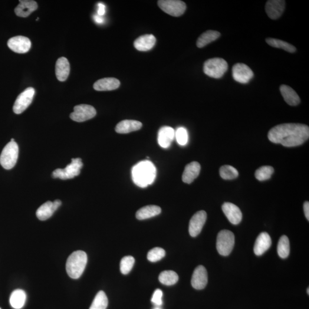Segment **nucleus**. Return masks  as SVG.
Here are the masks:
<instances>
[{
  "mask_svg": "<svg viewBox=\"0 0 309 309\" xmlns=\"http://www.w3.org/2000/svg\"><path fill=\"white\" fill-rule=\"evenodd\" d=\"M159 280L164 285L172 286L178 281L179 277L175 271L166 270L161 272L159 276Z\"/></svg>",
  "mask_w": 309,
  "mask_h": 309,
  "instance_id": "7c9ffc66",
  "label": "nucleus"
},
{
  "mask_svg": "<svg viewBox=\"0 0 309 309\" xmlns=\"http://www.w3.org/2000/svg\"><path fill=\"white\" fill-rule=\"evenodd\" d=\"M156 43V38L153 35L140 36L134 41V47L139 51H148L152 49Z\"/></svg>",
  "mask_w": 309,
  "mask_h": 309,
  "instance_id": "5701e85b",
  "label": "nucleus"
},
{
  "mask_svg": "<svg viewBox=\"0 0 309 309\" xmlns=\"http://www.w3.org/2000/svg\"><path fill=\"white\" fill-rule=\"evenodd\" d=\"M277 252L279 257L285 259L290 254V242L287 236L283 235L279 240Z\"/></svg>",
  "mask_w": 309,
  "mask_h": 309,
  "instance_id": "2f4dec72",
  "label": "nucleus"
},
{
  "mask_svg": "<svg viewBox=\"0 0 309 309\" xmlns=\"http://www.w3.org/2000/svg\"><path fill=\"white\" fill-rule=\"evenodd\" d=\"M308 294H309V288H308L307 289Z\"/></svg>",
  "mask_w": 309,
  "mask_h": 309,
  "instance_id": "37998d69",
  "label": "nucleus"
},
{
  "mask_svg": "<svg viewBox=\"0 0 309 309\" xmlns=\"http://www.w3.org/2000/svg\"><path fill=\"white\" fill-rule=\"evenodd\" d=\"M285 9V1L269 0L266 2L265 10L269 18L277 19L280 18Z\"/></svg>",
  "mask_w": 309,
  "mask_h": 309,
  "instance_id": "dca6fc26",
  "label": "nucleus"
},
{
  "mask_svg": "<svg viewBox=\"0 0 309 309\" xmlns=\"http://www.w3.org/2000/svg\"><path fill=\"white\" fill-rule=\"evenodd\" d=\"M228 70V62L222 58L209 59L203 65L204 73L209 77L215 78L222 77Z\"/></svg>",
  "mask_w": 309,
  "mask_h": 309,
  "instance_id": "20e7f679",
  "label": "nucleus"
},
{
  "mask_svg": "<svg viewBox=\"0 0 309 309\" xmlns=\"http://www.w3.org/2000/svg\"><path fill=\"white\" fill-rule=\"evenodd\" d=\"M120 82L116 78L107 77L101 78L95 82L94 88L98 91H108L116 90L119 87Z\"/></svg>",
  "mask_w": 309,
  "mask_h": 309,
  "instance_id": "412c9836",
  "label": "nucleus"
},
{
  "mask_svg": "<svg viewBox=\"0 0 309 309\" xmlns=\"http://www.w3.org/2000/svg\"><path fill=\"white\" fill-rule=\"evenodd\" d=\"M207 219V213L205 211H199L195 213L191 219L189 223V233L192 237L198 236L205 225Z\"/></svg>",
  "mask_w": 309,
  "mask_h": 309,
  "instance_id": "ddd939ff",
  "label": "nucleus"
},
{
  "mask_svg": "<svg viewBox=\"0 0 309 309\" xmlns=\"http://www.w3.org/2000/svg\"><path fill=\"white\" fill-rule=\"evenodd\" d=\"M223 212L230 223L233 225H238L242 219V213L241 210L234 204L226 202L222 205Z\"/></svg>",
  "mask_w": 309,
  "mask_h": 309,
  "instance_id": "f3484780",
  "label": "nucleus"
},
{
  "mask_svg": "<svg viewBox=\"0 0 309 309\" xmlns=\"http://www.w3.org/2000/svg\"><path fill=\"white\" fill-rule=\"evenodd\" d=\"M175 131L172 127L164 126L160 128L158 133V143L164 149L169 148L175 137Z\"/></svg>",
  "mask_w": 309,
  "mask_h": 309,
  "instance_id": "aec40b11",
  "label": "nucleus"
},
{
  "mask_svg": "<svg viewBox=\"0 0 309 309\" xmlns=\"http://www.w3.org/2000/svg\"><path fill=\"white\" fill-rule=\"evenodd\" d=\"M135 264V259L132 256H126L121 259L120 268L121 273L128 274L132 270Z\"/></svg>",
  "mask_w": 309,
  "mask_h": 309,
  "instance_id": "c9c22d12",
  "label": "nucleus"
},
{
  "mask_svg": "<svg viewBox=\"0 0 309 309\" xmlns=\"http://www.w3.org/2000/svg\"><path fill=\"white\" fill-rule=\"evenodd\" d=\"M274 172L273 167L271 166H263L256 171L255 176L259 181H265L271 178L272 174Z\"/></svg>",
  "mask_w": 309,
  "mask_h": 309,
  "instance_id": "f704fd0d",
  "label": "nucleus"
},
{
  "mask_svg": "<svg viewBox=\"0 0 309 309\" xmlns=\"http://www.w3.org/2000/svg\"><path fill=\"white\" fill-rule=\"evenodd\" d=\"M142 123L139 121L134 120H124L116 125L115 131L118 134H128L141 129Z\"/></svg>",
  "mask_w": 309,
  "mask_h": 309,
  "instance_id": "b1692460",
  "label": "nucleus"
},
{
  "mask_svg": "<svg viewBox=\"0 0 309 309\" xmlns=\"http://www.w3.org/2000/svg\"><path fill=\"white\" fill-rule=\"evenodd\" d=\"M27 300L26 292L21 289H17L12 292L10 297V304L15 309H20L24 307Z\"/></svg>",
  "mask_w": 309,
  "mask_h": 309,
  "instance_id": "cd10ccee",
  "label": "nucleus"
},
{
  "mask_svg": "<svg viewBox=\"0 0 309 309\" xmlns=\"http://www.w3.org/2000/svg\"><path fill=\"white\" fill-rule=\"evenodd\" d=\"M154 309H161L158 307H156V308H154Z\"/></svg>",
  "mask_w": 309,
  "mask_h": 309,
  "instance_id": "c03bdc74",
  "label": "nucleus"
},
{
  "mask_svg": "<svg viewBox=\"0 0 309 309\" xmlns=\"http://www.w3.org/2000/svg\"><path fill=\"white\" fill-rule=\"evenodd\" d=\"M232 77L242 84H247L254 77V73L251 68L243 63H237L232 67Z\"/></svg>",
  "mask_w": 309,
  "mask_h": 309,
  "instance_id": "9b49d317",
  "label": "nucleus"
},
{
  "mask_svg": "<svg viewBox=\"0 0 309 309\" xmlns=\"http://www.w3.org/2000/svg\"><path fill=\"white\" fill-rule=\"evenodd\" d=\"M200 169L201 168L198 162H193L187 164L183 173V182L187 184L193 183L199 176Z\"/></svg>",
  "mask_w": 309,
  "mask_h": 309,
  "instance_id": "4be33fe9",
  "label": "nucleus"
},
{
  "mask_svg": "<svg viewBox=\"0 0 309 309\" xmlns=\"http://www.w3.org/2000/svg\"><path fill=\"white\" fill-rule=\"evenodd\" d=\"M8 47L18 54L27 53L31 47V42L25 36H18L9 39Z\"/></svg>",
  "mask_w": 309,
  "mask_h": 309,
  "instance_id": "f8f14e48",
  "label": "nucleus"
},
{
  "mask_svg": "<svg viewBox=\"0 0 309 309\" xmlns=\"http://www.w3.org/2000/svg\"><path fill=\"white\" fill-rule=\"evenodd\" d=\"M157 4L163 12L174 17L183 15L187 8L185 3L179 0H160Z\"/></svg>",
  "mask_w": 309,
  "mask_h": 309,
  "instance_id": "6e6552de",
  "label": "nucleus"
},
{
  "mask_svg": "<svg viewBox=\"0 0 309 309\" xmlns=\"http://www.w3.org/2000/svg\"><path fill=\"white\" fill-rule=\"evenodd\" d=\"M19 156V146L15 141H10L3 149L0 156V164L3 168L11 170L17 163Z\"/></svg>",
  "mask_w": 309,
  "mask_h": 309,
  "instance_id": "39448f33",
  "label": "nucleus"
},
{
  "mask_svg": "<svg viewBox=\"0 0 309 309\" xmlns=\"http://www.w3.org/2000/svg\"><path fill=\"white\" fill-rule=\"evenodd\" d=\"M95 21L98 23V24H101L104 21V19L102 16L98 15H95L94 16Z\"/></svg>",
  "mask_w": 309,
  "mask_h": 309,
  "instance_id": "79ce46f5",
  "label": "nucleus"
},
{
  "mask_svg": "<svg viewBox=\"0 0 309 309\" xmlns=\"http://www.w3.org/2000/svg\"><path fill=\"white\" fill-rule=\"evenodd\" d=\"M208 282V272L204 266H198L193 272L192 278V287L196 290L205 288Z\"/></svg>",
  "mask_w": 309,
  "mask_h": 309,
  "instance_id": "2eb2a0df",
  "label": "nucleus"
},
{
  "mask_svg": "<svg viewBox=\"0 0 309 309\" xmlns=\"http://www.w3.org/2000/svg\"><path fill=\"white\" fill-rule=\"evenodd\" d=\"M175 136L180 146H185L188 143L189 135L185 128L179 127L177 128L175 133Z\"/></svg>",
  "mask_w": 309,
  "mask_h": 309,
  "instance_id": "4c0bfd02",
  "label": "nucleus"
},
{
  "mask_svg": "<svg viewBox=\"0 0 309 309\" xmlns=\"http://www.w3.org/2000/svg\"><path fill=\"white\" fill-rule=\"evenodd\" d=\"M70 72V64L68 59L64 57L59 58L56 64V75L60 81L67 79Z\"/></svg>",
  "mask_w": 309,
  "mask_h": 309,
  "instance_id": "393cba45",
  "label": "nucleus"
},
{
  "mask_svg": "<svg viewBox=\"0 0 309 309\" xmlns=\"http://www.w3.org/2000/svg\"><path fill=\"white\" fill-rule=\"evenodd\" d=\"M105 13H106V6H105L103 3H98L97 11L98 15L103 16L105 14Z\"/></svg>",
  "mask_w": 309,
  "mask_h": 309,
  "instance_id": "ea45409f",
  "label": "nucleus"
},
{
  "mask_svg": "<svg viewBox=\"0 0 309 309\" xmlns=\"http://www.w3.org/2000/svg\"><path fill=\"white\" fill-rule=\"evenodd\" d=\"M166 255L165 251L160 248H154L148 252V260L151 262H156L161 260Z\"/></svg>",
  "mask_w": 309,
  "mask_h": 309,
  "instance_id": "e433bc0d",
  "label": "nucleus"
},
{
  "mask_svg": "<svg viewBox=\"0 0 309 309\" xmlns=\"http://www.w3.org/2000/svg\"><path fill=\"white\" fill-rule=\"evenodd\" d=\"M38 8L37 2L32 0L19 1V4L16 6L15 12L16 15L21 18H27Z\"/></svg>",
  "mask_w": 309,
  "mask_h": 309,
  "instance_id": "6ab92c4d",
  "label": "nucleus"
},
{
  "mask_svg": "<svg viewBox=\"0 0 309 309\" xmlns=\"http://www.w3.org/2000/svg\"><path fill=\"white\" fill-rule=\"evenodd\" d=\"M35 90L34 88L29 87L19 95L15 102L14 108L16 114H20L23 113L32 103L33 98L35 96Z\"/></svg>",
  "mask_w": 309,
  "mask_h": 309,
  "instance_id": "9d476101",
  "label": "nucleus"
},
{
  "mask_svg": "<svg viewBox=\"0 0 309 309\" xmlns=\"http://www.w3.org/2000/svg\"><path fill=\"white\" fill-rule=\"evenodd\" d=\"M97 115L95 108L88 104H80L74 107V111L70 115L72 120L77 122H83L93 119Z\"/></svg>",
  "mask_w": 309,
  "mask_h": 309,
  "instance_id": "1a4fd4ad",
  "label": "nucleus"
},
{
  "mask_svg": "<svg viewBox=\"0 0 309 309\" xmlns=\"http://www.w3.org/2000/svg\"><path fill=\"white\" fill-rule=\"evenodd\" d=\"M280 91L285 101L290 106H296L300 103V97L290 87L287 85H282L280 87Z\"/></svg>",
  "mask_w": 309,
  "mask_h": 309,
  "instance_id": "a878e982",
  "label": "nucleus"
},
{
  "mask_svg": "<svg viewBox=\"0 0 309 309\" xmlns=\"http://www.w3.org/2000/svg\"><path fill=\"white\" fill-rule=\"evenodd\" d=\"M11 141H15L14 139H12Z\"/></svg>",
  "mask_w": 309,
  "mask_h": 309,
  "instance_id": "a18cd8bd",
  "label": "nucleus"
},
{
  "mask_svg": "<svg viewBox=\"0 0 309 309\" xmlns=\"http://www.w3.org/2000/svg\"><path fill=\"white\" fill-rule=\"evenodd\" d=\"M266 42L271 47L284 49V50L294 53L297 50L294 46L288 43V42L273 38H267Z\"/></svg>",
  "mask_w": 309,
  "mask_h": 309,
  "instance_id": "c756f323",
  "label": "nucleus"
},
{
  "mask_svg": "<svg viewBox=\"0 0 309 309\" xmlns=\"http://www.w3.org/2000/svg\"><path fill=\"white\" fill-rule=\"evenodd\" d=\"M271 245V239L268 233L261 232L256 239L254 252L257 256H261L268 251Z\"/></svg>",
  "mask_w": 309,
  "mask_h": 309,
  "instance_id": "a211bd4d",
  "label": "nucleus"
},
{
  "mask_svg": "<svg viewBox=\"0 0 309 309\" xmlns=\"http://www.w3.org/2000/svg\"><path fill=\"white\" fill-rule=\"evenodd\" d=\"M235 236L229 230H222L216 239V249L220 255L228 256L234 248Z\"/></svg>",
  "mask_w": 309,
  "mask_h": 309,
  "instance_id": "423d86ee",
  "label": "nucleus"
},
{
  "mask_svg": "<svg viewBox=\"0 0 309 309\" xmlns=\"http://www.w3.org/2000/svg\"><path fill=\"white\" fill-rule=\"evenodd\" d=\"M108 304V300L106 293L103 291H100L95 296L90 309H106Z\"/></svg>",
  "mask_w": 309,
  "mask_h": 309,
  "instance_id": "473e14b6",
  "label": "nucleus"
},
{
  "mask_svg": "<svg viewBox=\"0 0 309 309\" xmlns=\"http://www.w3.org/2000/svg\"><path fill=\"white\" fill-rule=\"evenodd\" d=\"M220 176L225 180H232L236 178L239 175L238 170L234 167L225 165L219 170Z\"/></svg>",
  "mask_w": 309,
  "mask_h": 309,
  "instance_id": "72a5a7b5",
  "label": "nucleus"
},
{
  "mask_svg": "<svg viewBox=\"0 0 309 309\" xmlns=\"http://www.w3.org/2000/svg\"><path fill=\"white\" fill-rule=\"evenodd\" d=\"M87 255L83 251H74L69 256L66 263V271L72 279L79 278L87 264Z\"/></svg>",
  "mask_w": 309,
  "mask_h": 309,
  "instance_id": "7ed1b4c3",
  "label": "nucleus"
},
{
  "mask_svg": "<svg viewBox=\"0 0 309 309\" xmlns=\"http://www.w3.org/2000/svg\"><path fill=\"white\" fill-rule=\"evenodd\" d=\"M163 292L160 289H156L154 291L151 301L153 303L157 306H161L163 304L162 302Z\"/></svg>",
  "mask_w": 309,
  "mask_h": 309,
  "instance_id": "58836bf2",
  "label": "nucleus"
},
{
  "mask_svg": "<svg viewBox=\"0 0 309 309\" xmlns=\"http://www.w3.org/2000/svg\"><path fill=\"white\" fill-rule=\"evenodd\" d=\"M309 127L298 123H286L272 128L268 133L270 141L287 147L301 145L309 139Z\"/></svg>",
  "mask_w": 309,
  "mask_h": 309,
  "instance_id": "f257e3e1",
  "label": "nucleus"
},
{
  "mask_svg": "<svg viewBox=\"0 0 309 309\" xmlns=\"http://www.w3.org/2000/svg\"><path fill=\"white\" fill-rule=\"evenodd\" d=\"M61 205V202L60 200H56L54 202L48 201L38 209L36 216L40 221H45L50 218Z\"/></svg>",
  "mask_w": 309,
  "mask_h": 309,
  "instance_id": "4468645a",
  "label": "nucleus"
},
{
  "mask_svg": "<svg viewBox=\"0 0 309 309\" xmlns=\"http://www.w3.org/2000/svg\"><path fill=\"white\" fill-rule=\"evenodd\" d=\"M155 167L149 160H144L136 164L132 170L133 181L140 187H146L151 185L155 179Z\"/></svg>",
  "mask_w": 309,
  "mask_h": 309,
  "instance_id": "f03ea898",
  "label": "nucleus"
},
{
  "mask_svg": "<svg viewBox=\"0 0 309 309\" xmlns=\"http://www.w3.org/2000/svg\"><path fill=\"white\" fill-rule=\"evenodd\" d=\"M220 36L221 34L218 31L212 30L206 31L200 36L196 41V46L199 48H202L217 40Z\"/></svg>",
  "mask_w": 309,
  "mask_h": 309,
  "instance_id": "c85d7f7f",
  "label": "nucleus"
},
{
  "mask_svg": "<svg viewBox=\"0 0 309 309\" xmlns=\"http://www.w3.org/2000/svg\"><path fill=\"white\" fill-rule=\"evenodd\" d=\"M162 209L160 207L155 205H149L141 208L136 213L137 219L144 220L160 214Z\"/></svg>",
  "mask_w": 309,
  "mask_h": 309,
  "instance_id": "bb28decb",
  "label": "nucleus"
},
{
  "mask_svg": "<svg viewBox=\"0 0 309 309\" xmlns=\"http://www.w3.org/2000/svg\"><path fill=\"white\" fill-rule=\"evenodd\" d=\"M0 309H1V308H0Z\"/></svg>",
  "mask_w": 309,
  "mask_h": 309,
  "instance_id": "49530a36",
  "label": "nucleus"
},
{
  "mask_svg": "<svg viewBox=\"0 0 309 309\" xmlns=\"http://www.w3.org/2000/svg\"><path fill=\"white\" fill-rule=\"evenodd\" d=\"M304 210L306 218L309 221V203L307 201L304 204Z\"/></svg>",
  "mask_w": 309,
  "mask_h": 309,
  "instance_id": "a19ab883",
  "label": "nucleus"
},
{
  "mask_svg": "<svg viewBox=\"0 0 309 309\" xmlns=\"http://www.w3.org/2000/svg\"><path fill=\"white\" fill-rule=\"evenodd\" d=\"M83 166L80 158H73L70 164L64 169H58L52 174L54 178L67 180L74 178L80 174L81 169Z\"/></svg>",
  "mask_w": 309,
  "mask_h": 309,
  "instance_id": "0eeeda50",
  "label": "nucleus"
}]
</instances>
